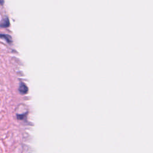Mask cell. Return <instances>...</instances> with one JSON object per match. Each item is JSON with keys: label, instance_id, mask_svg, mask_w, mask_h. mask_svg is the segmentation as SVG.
<instances>
[{"label": "cell", "instance_id": "obj_1", "mask_svg": "<svg viewBox=\"0 0 153 153\" xmlns=\"http://www.w3.org/2000/svg\"><path fill=\"white\" fill-rule=\"evenodd\" d=\"M10 20L8 17L5 16L3 19L0 21V27L3 28H6L10 26Z\"/></svg>", "mask_w": 153, "mask_h": 153}, {"label": "cell", "instance_id": "obj_2", "mask_svg": "<svg viewBox=\"0 0 153 153\" xmlns=\"http://www.w3.org/2000/svg\"><path fill=\"white\" fill-rule=\"evenodd\" d=\"M19 92L22 95H25V94L27 93L28 91V88L23 83H20V85H19Z\"/></svg>", "mask_w": 153, "mask_h": 153}, {"label": "cell", "instance_id": "obj_3", "mask_svg": "<svg viewBox=\"0 0 153 153\" xmlns=\"http://www.w3.org/2000/svg\"><path fill=\"white\" fill-rule=\"evenodd\" d=\"M0 38L4 39L9 44L12 43L13 40L12 38L10 36V35H8V34H0Z\"/></svg>", "mask_w": 153, "mask_h": 153}, {"label": "cell", "instance_id": "obj_4", "mask_svg": "<svg viewBox=\"0 0 153 153\" xmlns=\"http://www.w3.org/2000/svg\"><path fill=\"white\" fill-rule=\"evenodd\" d=\"M0 4H1V5H3V4H4V1H0Z\"/></svg>", "mask_w": 153, "mask_h": 153}]
</instances>
